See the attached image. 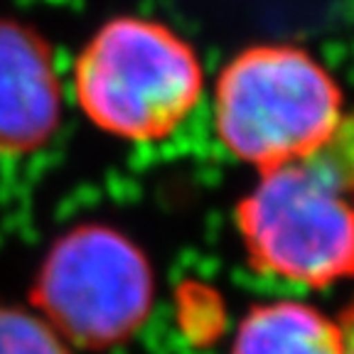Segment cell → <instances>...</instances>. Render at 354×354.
<instances>
[{
  "mask_svg": "<svg viewBox=\"0 0 354 354\" xmlns=\"http://www.w3.org/2000/svg\"><path fill=\"white\" fill-rule=\"evenodd\" d=\"M214 131L234 160L259 172L305 160L347 133L342 86L298 44H254L216 79Z\"/></svg>",
  "mask_w": 354,
  "mask_h": 354,
  "instance_id": "1",
  "label": "cell"
},
{
  "mask_svg": "<svg viewBox=\"0 0 354 354\" xmlns=\"http://www.w3.org/2000/svg\"><path fill=\"white\" fill-rule=\"evenodd\" d=\"M349 133L327 150L263 170L236 205L246 259L268 278L303 288L344 281L354 266Z\"/></svg>",
  "mask_w": 354,
  "mask_h": 354,
  "instance_id": "2",
  "label": "cell"
},
{
  "mask_svg": "<svg viewBox=\"0 0 354 354\" xmlns=\"http://www.w3.org/2000/svg\"><path fill=\"white\" fill-rule=\"evenodd\" d=\"M74 99L99 131L155 143L177 131L205 94V66L192 44L150 17L104 22L74 62Z\"/></svg>",
  "mask_w": 354,
  "mask_h": 354,
  "instance_id": "3",
  "label": "cell"
},
{
  "mask_svg": "<svg viewBox=\"0 0 354 354\" xmlns=\"http://www.w3.org/2000/svg\"><path fill=\"white\" fill-rule=\"evenodd\" d=\"M32 305L72 347H116L138 335L153 313V263L128 234L82 224L50 246Z\"/></svg>",
  "mask_w": 354,
  "mask_h": 354,
  "instance_id": "4",
  "label": "cell"
},
{
  "mask_svg": "<svg viewBox=\"0 0 354 354\" xmlns=\"http://www.w3.org/2000/svg\"><path fill=\"white\" fill-rule=\"evenodd\" d=\"M64 88L50 42L28 22L0 17V155L44 148L62 126Z\"/></svg>",
  "mask_w": 354,
  "mask_h": 354,
  "instance_id": "5",
  "label": "cell"
},
{
  "mask_svg": "<svg viewBox=\"0 0 354 354\" xmlns=\"http://www.w3.org/2000/svg\"><path fill=\"white\" fill-rule=\"evenodd\" d=\"M232 354H352L349 317L335 320L303 300L254 305L239 322Z\"/></svg>",
  "mask_w": 354,
  "mask_h": 354,
  "instance_id": "6",
  "label": "cell"
},
{
  "mask_svg": "<svg viewBox=\"0 0 354 354\" xmlns=\"http://www.w3.org/2000/svg\"><path fill=\"white\" fill-rule=\"evenodd\" d=\"M0 354H72V344L35 308L0 305Z\"/></svg>",
  "mask_w": 354,
  "mask_h": 354,
  "instance_id": "7",
  "label": "cell"
}]
</instances>
